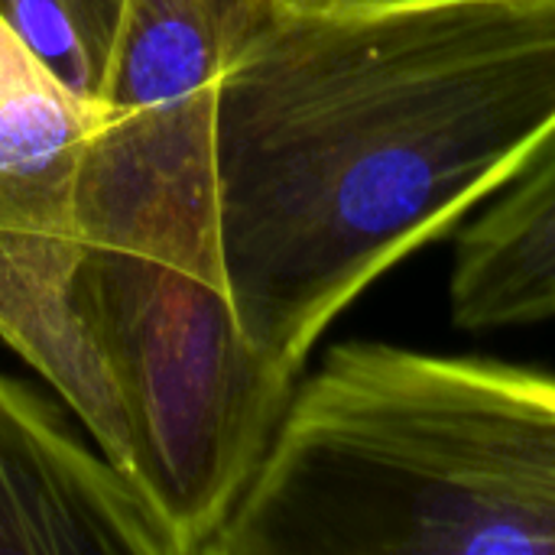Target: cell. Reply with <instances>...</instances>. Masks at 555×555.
<instances>
[{
    "label": "cell",
    "mask_w": 555,
    "mask_h": 555,
    "mask_svg": "<svg viewBox=\"0 0 555 555\" xmlns=\"http://www.w3.org/2000/svg\"><path fill=\"white\" fill-rule=\"evenodd\" d=\"M449 312L462 332H501L555 319V133L462 228Z\"/></svg>",
    "instance_id": "7"
},
{
    "label": "cell",
    "mask_w": 555,
    "mask_h": 555,
    "mask_svg": "<svg viewBox=\"0 0 555 555\" xmlns=\"http://www.w3.org/2000/svg\"><path fill=\"white\" fill-rule=\"evenodd\" d=\"M553 133L555 0H254L211 107L215 263L237 328L302 374L374 280Z\"/></svg>",
    "instance_id": "1"
},
{
    "label": "cell",
    "mask_w": 555,
    "mask_h": 555,
    "mask_svg": "<svg viewBox=\"0 0 555 555\" xmlns=\"http://www.w3.org/2000/svg\"><path fill=\"white\" fill-rule=\"evenodd\" d=\"M101 111L42 62L0 10V195L75 198Z\"/></svg>",
    "instance_id": "8"
},
{
    "label": "cell",
    "mask_w": 555,
    "mask_h": 555,
    "mask_svg": "<svg viewBox=\"0 0 555 555\" xmlns=\"http://www.w3.org/2000/svg\"><path fill=\"white\" fill-rule=\"evenodd\" d=\"M202 555H555V377L332 348Z\"/></svg>",
    "instance_id": "2"
},
{
    "label": "cell",
    "mask_w": 555,
    "mask_h": 555,
    "mask_svg": "<svg viewBox=\"0 0 555 555\" xmlns=\"http://www.w3.org/2000/svg\"><path fill=\"white\" fill-rule=\"evenodd\" d=\"M0 555H182L156 504L0 374Z\"/></svg>",
    "instance_id": "5"
},
{
    "label": "cell",
    "mask_w": 555,
    "mask_h": 555,
    "mask_svg": "<svg viewBox=\"0 0 555 555\" xmlns=\"http://www.w3.org/2000/svg\"><path fill=\"white\" fill-rule=\"evenodd\" d=\"M254 0H0L101 127L78 176L88 244H211V107Z\"/></svg>",
    "instance_id": "4"
},
{
    "label": "cell",
    "mask_w": 555,
    "mask_h": 555,
    "mask_svg": "<svg viewBox=\"0 0 555 555\" xmlns=\"http://www.w3.org/2000/svg\"><path fill=\"white\" fill-rule=\"evenodd\" d=\"M309 10H364V7H397V3H429V0H280Z\"/></svg>",
    "instance_id": "9"
},
{
    "label": "cell",
    "mask_w": 555,
    "mask_h": 555,
    "mask_svg": "<svg viewBox=\"0 0 555 555\" xmlns=\"http://www.w3.org/2000/svg\"><path fill=\"white\" fill-rule=\"evenodd\" d=\"M81 250L75 202L0 198V338L59 390L94 449L133 481V429L75 302Z\"/></svg>",
    "instance_id": "6"
},
{
    "label": "cell",
    "mask_w": 555,
    "mask_h": 555,
    "mask_svg": "<svg viewBox=\"0 0 555 555\" xmlns=\"http://www.w3.org/2000/svg\"><path fill=\"white\" fill-rule=\"evenodd\" d=\"M75 302L133 429V481L182 555L234 511L299 374L260 354L208 273L143 250L85 244Z\"/></svg>",
    "instance_id": "3"
}]
</instances>
